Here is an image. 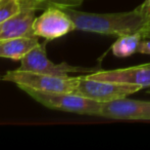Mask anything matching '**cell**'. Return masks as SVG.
Wrapping results in <instances>:
<instances>
[{
    "mask_svg": "<svg viewBox=\"0 0 150 150\" xmlns=\"http://www.w3.org/2000/svg\"><path fill=\"white\" fill-rule=\"evenodd\" d=\"M141 86L122 82L93 79L86 75L78 76L75 93L101 103L127 98L141 90Z\"/></svg>",
    "mask_w": 150,
    "mask_h": 150,
    "instance_id": "obj_4",
    "label": "cell"
},
{
    "mask_svg": "<svg viewBox=\"0 0 150 150\" xmlns=\"http://www.w3.org/2000/svg\"><path fill=\"white\" fill-rule=\"evenodd\" d=\"M36 10L22 8L18 14L0 24V40L20 37H35L33 24L36 19ZM37 37V36H36Z\"/></svg>",
    "mask_w": 150,
    "mask_h": 150,
    "instance_id": "obj_9",
    "label": "cell"
},
{
    "mask_svg": "<svg viewBox=\"0 0 150 150\" xmlns=\"http://www.w3.org/2000/svg\"><path fill=\"white\" fill-rule=\"evenodd\" d=\"M22 9L21 0H0V24Z\"/></svg>",
    "mask_w": 150,
    "mask_h": 150,
    "instance_id": "obj_13",
    "label": "cell"
},
{
    "mask_svg": "<svg viewBox=\"0 0 150 150\" xmlns=\"http://www.w3.org/2000/svg\"><path fill=\"white\" fill-rule=\"evenodd\" d=\"M100 117L126 120H150V101L122 98L102 103Z\"/></svg>",
    "mask_w": 150,
    "mask_h": 150,
    "instance_id": "obj_7",
    "label": "cell"
},
{
    "mask_svg": "<svg viewBox=\"0 0 150 150\" xmlns=\"http://www.w3.org/2000/svg\"><path fill=\"white\" fill-rule=\"evenodd\" d=\"M147 64H148V65H150V63H147Z\"/></svg>",
    "mask_w": 150,
    "mask_h": 150,
    "instance_id": "obj_18",
    "label": "cell"
},
{
    "mask_svg": "<svg viewBox=\"0 0 150 150\" xmlns=\"http://www.w3.org/2000/svg\"><path fill=\"white\" fill-rule=\"evenodd\" d=\"M71 17L76 30L97 33L101 35L122 36L142 33L150 25V19L143 6L134 10L113 14H93L77 10L76 8H62Z\"/></svg>",
    "mask_w": 150,
    "mask_h": 150,
    "instance_id": "obj_1",
    "label": "cell"
},
{
    "mask_svg": "<svg viewBox=\"0 0 150 150\" xmlns=\"http://www.w3.org/2000/svg\"><path fill=\"white\" fill-rule=\"evenodd\" d=\"M48 40L45 39L43 43H39L33 50H31L24 58L21 60V66L18 69L23 71L43 74L69 77L71 73H93L97 70L84 67H77L69 65L67 63L55 64L49 60L46 55V45Z\"/></svg>",
    "mask_w": 150,
    "mask_h": 150,
    "instance_id": "obj_5",
    "label": "cell"
},
{
    "mask_svg": "<svg viewBox=\"0 0 150 150\" xmlns=\"http://www.w3.org/2000/svg\"><path fill=\"white\" fill-rule=\"evenodd\" d=\"M3 80L13 82L21 90L30 88L43 93H75L78 76L62 77L16 69L7 71L3 76Z\"/></svg>",
    "mask_w": 150,
    "mask_h": 150,
    "instance_id": "obj_3",
    "label": "cell"
},
{
    "mask_svg": "<svg viewBox=\"0 0 150 150\" xmlns=\"http://www.w3.org/2000/svg\"><path fill=\"white\" fill-rule=\"evenodd\" d=\"M87 76L93 79L134 84L142 88H150V65L148 64L115 70H99L93 73H87Z\"/></svg>",
    "mask_w": 150,
    "mask_h": 150,
    "instance_id": "obj_8",
    "label": "cell"
},
{
    "mask_svg": "<svg viewBox=\"0 0 150 150\" xmlns=\"http://www.w3.org/2000/svg\"><path fill=\"white\" fill-rule=\"evenodd\" d=\"M84 0H21L22 8H32L44 10L49 6L59 8H76L83 3Z\"/></svg>",
    "mask_w": 150,
    "mask_h": 150,
    "instance_id": "obj_12",
    "label": "cell"
},
{
    "mask_svg": "<svg viewBox=\"0 0 150 150\" xmlns=\"http://www.w3.org/2000/svg\"><path fill=\"white\" fill-rule=\"evenodd\" d=\"M138 52L143 55H150V38H143L138 47Z\"/></svg>",
    "mask_w": 150,
    "mask_h": 150,
    "instance_id": "obj_14",
    "label": "cell"
},
{
    "mask_svg": "<svg viewBox=\"0 0 150 150\" xmlns=\"http://www.w3.org/2000/svg\"><path fill=\"white\" fill-rule=\"evenodd\" d=\"M143 36L141 33L127 34L119 36L111 46L112 54L119 58H127L138 52V47L142 41Z\"/></svg>",
    "mask_w": 150,
    "mask_h": 150,
    "instance_id": "obj_11",
    "label": "cell"
},
{
    "mask_svg": "<svg viewBox=\"0 0 150 150\" xmlns=\"http://www.w3.org/2000/svg\"><path fill=\"white\" fill-rule=\"evenodd\" d=\"M33 30L37 37H42L50 41L65 36L76 30V26L64 9L49 6L39 17H36Z\"/></svg>",
    "mask_w": 150,
    "mask_h": 150,
    "instance_id": "obj_6",
    "label": "cell"
},
{
    "mask_svg": "<svg viewBox=\"0 0 150 150\" xmlns=\"http://www.w3.org/2000/svg\"><path fill=\"white\" fill-rule=\"evenodd\" d=\"M141 6H143L142 4H141ZM143 7L146 9V11H147V14H148V17H149V19H150V7H147V6H143Z\"/></svg>",
    "mask_w": 150,
    "mask_h": 150,
    "instance_id": "obj_17",
    "label": "cell"
},
{
    "mask_svg": "<svg viewBox=\"0 0 150 150\" xmlns=\"http://www.w3.org/2000/svg\"><path fill=\"white\" fill-rule=\"evenodd\" d=\"M39 44V37H20L0 40V58L21 61Z\"/></svg>",
    "mask_w": 150,
    "mask_h": 150,
    "instance_id": "obj_10",
    "label": "cell"
},
{
    "mask_svg": "<svg viewBox=\"0 0 150 150\" xmlns=\"http://www.w3.org/2000/svg\"><path fill=\"white\" fill-rule=\"evenodd\" d=\"M141 34H142L143 38H150V25L141 33Z\"/></svg>",
    "mask_w": 150,
    "mask_h": 150,
    "instance_id": "obj_15",
    "label": "cell"
},
{
    "mask_svg": "<svg viewBox=\"0 0 150 150\" xmlns=\"http://www.w3.org/2000/svg\"><path fill=\"white\" fill-rule=\"evenodd\" d=\"M34 100L49 109L82 115L99 116L102 103L76 93H43L30 88L22 90Z\"/></svg>",
    "mask_w": 150,
    "mask_h": 150,
    "instance_id": "obj_2",
    "label": "cell"
},
{
    "mask_svg": "<svg viewBox=\"0 0 150 150\" xmlns=\"http://www.w3.org/2000/svg\"><path fill=\"white\" fill-rule=\"evenodd\" d=\"M143 6H147V7H150V0H145L142 3Z\"/></svg>",
    "mask_w": 150,
    "mask_h": 150,
    "instance_id": "obj_16",
    "label": "cell"
}]
</instances>
